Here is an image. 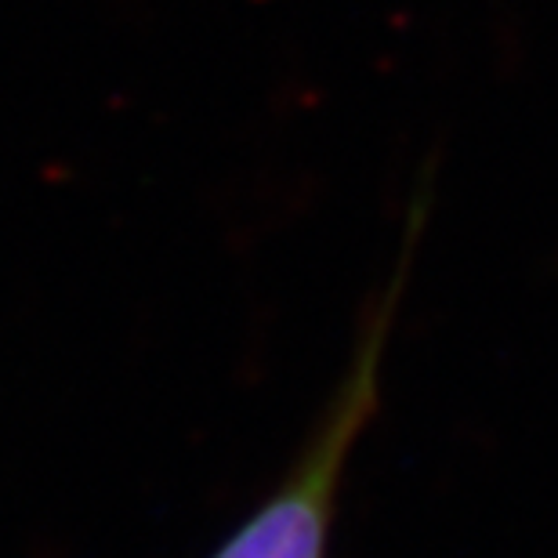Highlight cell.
<instances>
[{
  "label": "cell",
  "mask_w": 558,
  "mask_h": 558,
  "mask_svg": "<svg viewBox=\"0 0 558 558\" xmlns=\"http://www.w3.org/2000/svg\"><path fill=\"white\" fill-rule=\"evenodd\" d=\"M424 218H428V185H421L410 204L403 251L392 265V276L385 279L381 294L366 308L360 338L352 344V360L344 366L341 381L333 385L316 428L308 432L305 446L298 450L287 475L279 478V486L218 544L210 558H327L344 468L381 407L385 355L388 341H392L396 312L403 305V287L410 279V265H414Z\"/></svg>",
  "instance_id": "cell-1"
}]
</instances>
